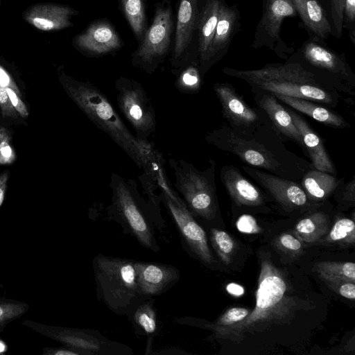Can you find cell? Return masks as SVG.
I'll list each match as a JSON object with an SVG mask.
<instances>
[{"label": "cell", "mask_w": 355, "mask_h": 355, "mask_svg": "<svg viewBox=\"0 0 355 355\" xmlns=\"http://www.w3.org/2000/svg\"><path fill=\"white\" fill-rule=\"evenodd\" d=\"M206 142L237 157L245 165L297 183L310 162L287 149L267 121L250 130L223 125L205 135Z\"/></svg>", "instance_id": "cell-1"}, {"label": "cell", "mask_w": 355, "mask_h": 355, "mask_svg": "<svg viewBox=\"0 0 355 355\" xmlns=\"http://www.w3.org/2000/svg\"><path fill=\"white\" fill-rule=\"evenodd\" d=\"M297 306V299L291 295L290 284L282 271L270 257L261 256L254 309L238 323L204 329L211 331L214 338L240 344L250 336L288 322Z\"/></svg>", "instance_id": "cell-2"}, {"label": "cell", "mask_w": 355, "mask_h": 355, "mask_svg": "<svg viewBox=\"0 0 355 355\" xmlns=\"http://www.w3.org/2000/svg\"><path fill=\"white\" fill-rule=\"evenodd\" d=\"M222 72L242 80L250 87L314 101L331 109L338 107L343 99V94L328 79L290 58L284 62L268 63L260 69L224 67Z\"/></svg>", "instance_id": "cell-3"}, {"label": "cell", "mask_w": 355, "mask_h": 355, "mask_svg": "<svg viewBox=\"0 0 355 355\" xmlns=\"http://www.w3.org/2000/svg\"><path fill=\"white\" fill-rule=\"evenodd\" d=\"M62 85L78 108L96 127L108 135L139 168L147 164L155 150L153 144L137 139L98 87L89 82L69 77L63 78Z\"/></svg>", "instance_id": "cell-4"}, {"label": "cell", "mask_w": 355, "mask_h": 355, "mask_svg": "<svg viewBox=\"0 0 355 355\" xmlns=\"http://www.w3.org/2000/svg\"><path fill=\"white\" fill-rule=\"evenodd\" d=\"M110 187L112 198L107 207L109 215L119 221L142 246L157 252L160 248L151 225L153 223L163 227L164 221L160 207L141 196L135 180L114 172L110 176Z\"/></svg>", "instance_id": "cell-5"}, {"label": "cell", "mask_w": 355, "mask_h": 355, "mask_svg": "<svg viewBox=\"0 0 355 355\" xmlns=\"http://www.w3.org/2000/svg\"><path fill=\"white\" fill-rule=\"evenodd\" d=\"M92 268L98 300L113 313L128 316L147 300L137 287L135 260L98 254Z\"/></svg>", "instance_id": "cell-6"}, {"label": "cell", "mask_w": 355, "mask_h": 355, "mask_svg": "<svg viewBox=\"0 0 355 355\" xmlns=\"http://www.w3.org/2000/svg\"><path fill=\"white\" fill-rule=\"evenodd\" d=\"M174 177V186L187 209L193 216L213 220L218 213L216 169L217 164L209 159V166L198 169L183 159H169Z\"/></svg>", "instance_id": "cell-7"}, {"label": "cell", "mask_w": 355, "mask_h": 355, "mask_svg": "<svg viewBox=\"0 0 355 355\" xmlns=\"http://www.w3.org/2000/svg\"><path fill=\"white\" fill-rule=\"evenodd\" d=\"M288 58L325 77L341 94L355 96V74L345 54L338 53L326 42L309 37Z\"/></svg>", "instance_id": "cell-8"}, {"label": "cell", "mask_w": 355, "mask_h": 355, "mask_svg": "<svg viewBox=\"0 0 355 355\" xmlns=\"http://www.w3.org/2000/svg\"><path fill=\"white\" fill-rule=\"evenodd\" d=\"M173 30L171 1L162 0L155 4L153 23L132 55V64L150 75L155 73L168 53Z\"/></svg>", "instance_id": "cell-9"}, {"label": "cell", "mask_w": 355, "mask_h": 355, "mask_svg": "<svg viewBox=\"0 0 355 355\" xmlns=\"http://www.w3.org/2000/svg\"><path fill=\"white\" fill-rule=\"evenodd\" d=\"M119 109L132 125L137 140L149 143L156 131L153 105L143 85L133 78L120 76L114 83Z\"/></svg>", "instance_id": "cell-10"}, {"label": "cell", "mask_w": 355, "mask_h": 355, "mask_svg": "<svg viewBox=\"0 0 355 355\" xmlns=\"http://www.w3.org/2000/svg\"><path fill=\"white\" fill-rule=\"evenodd\" d=\"M22 324L35 332L84 352L86 355H132V348L125 344L112 341L100 331L47 325L24 320Z\"/></svg>", "instance_id": "cell-11"}, {"label": "cell", "mask_w": 355, "mask_h": 355, "mask_svg": "<svg viewBox=\"0 0 355 355\" xmlns=\"http://www.w3.org/2000/svg\"><path fill=\"white\" fill-rule=\"evenodd\" d=\"M297 13L292 0H263L262 15L256 27L251 47H266L286 60L294 53L281 37V28L286 17H296Z\"/></svg>", "instance_id": "cell-12"}, {"label": "cell", "mask_w": 355, "mask_h": 355, "mask_svg": "<svg viewBox=\"0 0 355 355\" xmlns=\"http://www.w3.org/2000/svg\"><path fill=\"white\" fill-rule=\"evenodd\" d=\"M241 169L285 211L308 210L318 204L308 199L300 183L247 165Z\"/></svg>", "instance_id": "cell-13"}, {"label": "cell", "mask_w": 355, "mask_h": 355, "mask_svg": "<svg viewBox=\"0 0 355 355\" xmlns=\"http://www.w3.org/2000/svg\"><path fill=\"white\" fill-rule=\"evenodd\" d=\"M213 88L221 106L223 118L230 128L250 130L267 122L261 112L249 105L230 83H216Z\"/></svg>", "instance_id": "cell-14"}, {"label": "cell", "mask_w": 355, "mask_h": 355, "mask_svg": "<svg viewBox=\"0 0 355 355\" xmlns=\"http://www.w3.org/2000/svg\"><path fill=\"white\" fill-rule=\"evenodd\" d=\"M240 26L241 15L237 6H230L225 0H221L214 37L203 62L199 64L203 77L226 55Z\"/></svg>", "instance_id": "cell-15"}, {"label": "cell", "mask_w": 355, "mask_h": 355, "mask_svg": "<svg viewBox=\"0 0 355 355\" xmlns=\"http://www.w3.org/2000/svg\"><path fill=\"white\" fill-rule=\"evenodd\" d=\"M256 107L265 116L270 125L284 141L298 145L306 156L301 134L284 105L273 94L251 87Z\"/></svg>", "instance_id": "cell-16"}, {"label": "cell", "mask_w": 355, "mask_h": 355, "mask_svg": "<svg viewBox=\"0 0 355 355\" xmlns=\"http://www.w3.org/2000/svg\"><path fill=\"white\" fill-rule=\"evenodd\" d=\"M135 269L138 289L146 299L164 293L180 279V270L170 264L135 260Z\"/></svg>", "instance_id": "cell-17"}, {"label": "cell", "mask_w": 355, "mask_h": 355, "mask_svg": "<svg viewBox=\"0 0 355 355\" xmlns=\"http://www.w3.org/2000/svg\"><path fill=\"white\" fill-rule=\"evenodd\" d=\"M198 0H180L175 31V41L171 56L173 73L186 66V55L197 28Z\"/></svg>", "instance_id": "cell-18"}, {"label": "cell", "mask_w": 355, "mask_h": 355, "mask_svg": "<svg viewBox=\"0 0 355 355\" xmlns=\"http://www.w3.org/2000/svg\"><path fill=\"white\" fill-rule=\"evenodd\" d=\"M220 179L232 202L240 207H262L268 200L271 199L262 189L247 179L240 168L234 165L222 166Z\"/></svg>", "instance_id": "cell-19"}, {"label": "cell", "mask_w": 355, "mask_h": 355, "mask_svg": "<svg viewBox=\"0 0 355 355\" xmlns=\"http://www.w3.org/2000/svg\"><path fill=\"white\" fill-rule=\"evenodd\" d=\"M81 51L90 57H99L118 51L123 42L113 25L105 19L92 21L76 39Z\"/></svg>", "instance_id": "cell-20"}, {"label": "cell", "mask_w": 355, "mask_h": 355, "mask_svg": "<svg viewBox=\"0 0 355 355\" xmlns=\"http://www.w3.org/2000/svg\"><path fill=\"white\" fill-rule=\"evenodd\" d=\"M286 109L301 134L311 168L337 175L335 164L321 137L301 114L289 107Z\"/></svg>", "instance_id": "cell-21"}, {"label": "cell", "mask_w": 355, "mask_h": 355, "mask_svg": "<svg viewBox=\"0 0 355 355\" xmlns=\"http://www.w3.org/2000/svg\"><path fill=\"white\" fill-rule=\"evenodd\" d=\"M273 94L284 105L326 126L336 129L349 127L346 119L330 107L306 99Z\"/></svg>", "instance_id": "cell-22"}, {"label": "cell", "mask_w": 355, "mask_h": 355, "mask_svg": "<svg viewBox=\"0 0 355 355\" xmlns=\"http://www.w3.org/2000/svg\"><path fill=\"white\" fill-rule=\"evenodd\" d=\"M309 37L326 42L331 35V24L318 0H292Z\"/></svg>", "instance_id": "cell-23"}, {"label": "cell", "mask_w": 355, "mask_h": 355, "mask_svg": "<svg viewBox=\"0 0 355 355\" xmlns=\"http://www.w3.org/2000/svg\"><path fill=\"white\" fill-rule=\"evenodd\" d=\"M343 182L344 179L337 178L336 175L309 168L300 184L311 202L321 203L332 196Z\"/></svg>", "instance_id": "cell-24"}, {"label": "cell", "mask_w": 355, "mask_h": 355, "mask_svg": "<svg viewBox=\"0 0 355 355\" xmlns=\"http://www.w3.org/2000/svg\"><path fill=\"white\" fill-rule=\"evenodd\" d=\"M220 1L221 0H207L199 13L197 23L199 64L203 62L214 37L218 19Z\"/></svg>", "instance_id": "cell-25"}, {"label": "cell", "mask_w": 355, "mask_h": 355, "mask_svg": "<svg viewBox=\"0 0 355 355\" xmlns=\"http://www.w3.org/2000/svg\"><path fill=\"white\" fill-rule=\"evenodd\" d=\"M154 302L153 298L144 300L128 315L135 333L148 339H154L159 328L158 314Z\"/></svg>", "instance_id": "cell-26"}, {"label": "cell", "mask_w": 355, "mask_h": 355, "mask_svg": "<svg viewBox=\"0 0 355 355\" xmlns=\"http://www.w3.org/2000/svg\"><path fill=\"white\" fill-rule=\"evenodd\" d=\"M329 225V215L323 210L315 209L297 222L294 232L300 241L312 243L328 233Z\"/></svg>", "instance_id": "cell-27"}, {"label": "cell", "mask_w": 355, "mask_h": 355, "mask_svg": "<svg viewBox=\"0 0 355 355\" xmlns=\"http://www.w3.org/2000/svg\"><path fill=\"white\" fill-rule=\"evenodd\" d=\"M315 269L327 284L355 282V264L352 261H320L315 263Z\"/></svg>", "instance_id": "cell-28"}, {"label": "cell", "mask_w": 355, "mask_h": 355, "mask_svg": "<svg viewBox=\"0 0 355 355\" xmlns=\"http://www.w3.org/2000/svg\"><path fill=\"white\" fill-rule=\"evenodd\" d=\"M122 12L139 43L147 30L145 0H120Z\"/></svg>", "instance_id": "cell-29"}, {"label": "cell", "mask_w": 355, "mask_h": 355, "mask_svg": "<svg viewBox=\"0 0 355 355\" xmlns=\"http://www.w3.org/2000/svg\"><path fill=\"white\" fill-rule=\"evenodd\" d=\"M175 76V87L180 92L193 94L200 91L204 77L200 71L198 61L188 64Z\"/></svg>", "instance_id": "cell-30"}, {"label": "cell", "mask_w": 355, "mask_h": 355, "mask_svg": "<svg viewBox=\"0 0 355 355\" xmlns=\"http://www.w3.org/2000/svg\"><path fill=\"white\" fill-rule=\"evenodd\" d=\"M324 237V241L341 245H353L355 243V224L354 219L339 218Z\"/></svg>", "instance_id": "cell-31"}, {"label": "cell", "mask_w": 355, "mask_h": 355, "mask_svg": "<svg viewBox=\"0 0 355 355\" xmlns=\"http://www.w3.org/2000/svg\"><path fill=\"white\" fill-rule=\"evenodd\" d=\"M210 240L220 261L224 264L229 265L236 248L233 238L225 231L212 228L210 230Z\"/></svg>", "instance_id": "cell-32"}, {"label": "cell", "mask_w": 355, "mask_h": 355, "mask_svg": "<svg viewBox=\"0 0 355 355\" xmlns=\"http://www.w3.org/2000/svg\"><path fill=\"white\" fill-rule=\"evenodd\" d=\"M29 308V304L24 302L0 297V332L9 323L20 318Z\"/></svg>", "instance_id": "cell-33"}, {"label": "cell", "mask_w": 355, "mask_h": 355, "mask_svg": "<svg viewBox=\"0 0 355 355\" xmlns=\"http://www.w3.org/2000/svg\"><path fill=\"white\" fill-rule=\"evenodd\" d=\"M345 0H327L325 10L331 27V35L340 39L343 33V8ZM325 7V6H324Z\"/></svg>", "instance_id": "cell-34"}, {"label": "cell", "mask_w": 355, "mask_h": 355, "mask_svg": "<svg viewBox=\"0 0 355 355\" xmlns=\"http://www.w3.org/2000/svg\"><path fill=\"white\" fill-rule=\"evenodd\" d=\"M250 309L243 307H232L227 309L213 322H203L200 327H225L238 323L244 320L250 313Z\"/></svg>", "instance_id": "cell-35"}, {"label": "cell", "mask_w": 355, "mask_h": 355, "mask_svg": "<svg viewBox=\"0 0 355 355\" xmlns=\"http://www.w3.org/2000/svg\"><path fill=\"white\" fill-rule=\"evenodd\" d=\"M333 196L343 207L354 206L355 204V175L345 182H343L334 191Z\"/></svg>", "instance_id": "cell-36"}, {"label": "cell", "mask_w": 355, "mask_h": 355, "mask_svg": "<svg viewBox=\"0 0 355 355\" xmlns=\"http://www.w3.org/2000/svg\"><path fill=\"white\" fill-rule=\"evenodd\" d=\"M277 247L287 254L296 255L302 251L301 241L291 233H282L276 239Z\"/></svg>", "instance_id": "cell-37"}, {"label": "cell", "mask_w": 355, "mask_h": 355, "mask_svg": "<svg viewBox=\"0 0 355 355\" xmlns=\"http://www.w3.org/2000/svg\"><path fill=\"white\" fill-rule=\"evenodd\" d=\"M343 27L347 30L349 37L355 45V0H345Z\"/></svg>", "instance_id": "cell-38"}, {"label": "cell", "mask_w": 355, "mask_h": 355, "mask_svg": "<svg viewBox=\"0 0 355 355\" xmlns=\"http://www.w3.org/2000/svg\"><path fill=\"white\" fill-rule=\"evenodd\" d=\"M237 229L244 233L254 234L260 232L255 218L250 214H243L236 223Z\"/></svg>", "instance_id": "cell-39"}, {"label": "cell", "mask_w": 355, "mask_h": 355, "mask_svg": "<svg viewBox=\"0 0 355 355\" xmlns=\"http://www.w3.org/2000/svg\"><path fill=\"white\" fill-rule=\"evenodd\" d=\"M0 108L3 117L17 118V112L14 109L6 88L0 86Z\"/></svg>", "instance_id": "cell-40"}, {"label": "cell", "mask_w": 355, "mask_h": 355, "mask_svg": "<svg viewBox=\"0 0 355 355\" xmlns=\"http://www.w3.org/2000/svg\"><path fill=\"white\" fill-rule=\"evenodd\" d=\"M355 282L345 281L334 284H328L343 297L354 300L355 299Z\"/></svg>", "instance_id": "cell-41"}, {"label": "cell", "mask_w": 355, "mask_h": 355, "mask_svg": "<svg viewBox=\"0 0 355 355\" xmlns=\"http://www.w3.org/2000/svg\"><path fill=\"white\" fill-rule=\"evenodd\" d=\"M10 141L8 137L0 144V164H10L16 159V154Z\"/></svg>", "instance_id": "cell-42"}, {"label": "cell", "mask_w": 355, "mask_h": 355, "mask_svg": "<svg viewBox=\"0 0 355 355\" xmlns=\"http://www.w3.org/2000/svg\"><path fill=\"white\" fill-rule=\"evenodd\" d=\"M6 90L17 114L21 117H27L28 116V111L26 105L21 99V96L10 88H6Z\"/></svg>", "instance_id": "cell-43"}, {"label": "cell", "mask_w": 355, "mask_h": 355, "mask_svg": "<svg viewBox=\"0 0 355 355\" xmlns=\"http://www.w3.org/2000/svg\"><path fill=\"white\" fill-rule=\"evenodd\" d=\"M43 355H86L84 352L68 347H46L42 349Z\"/></svg>", "instance_id": "cell-44"}, {"label": "cell", "mask_w": 355, "mask_h": 355, "mask_svg": "<svg viewBox=\"0 0 355 355\" xmlns=\"http://www.w3.org/2000/svg\"><path fill=\"white\" fill-rule=\"evenodd\" d=\"M0 86L4 88H10L21 96V93L17 85L14 83L9 74L0 66Z\"/></svg>", "instance_id": "cell-45"}, {"label": "cell", "mask_w": 355, "mask_h": 355, "mask_svg": "<svg viewBox=\"0 0 355 355\" xmlns=\"http://www.w3.org/2000/svg\"><path fill=\"white\" fill-rule=\"evenodd\" d=\"M8 177L9 172L8 171L0 173V208L4 201Z\"/></svg>", "instance_id": "cell-46"}, {"label": "cell", "mask_w": 355, "mask_h": 355, "mask_svg": "<svg viewBox=\"0 0 355 355\" xmlns=\"http://www.w3.org/2000/svg\"><path fill=\"white\" fill-rule=\"evenodd\" d=\"M34 25L42 30H50L57 26L49 19L35 17L33 19Z\"/></svg>", "instance_id": "cell-47"}, {"label": "cell", "mask_w": 355, "mask_h": 355, "mask_svg": "<svg viewBox=\"0 0 355 355\" xmlns=\"http://www.w3.org/2000/svg\"><path fill=\"white\" fill-rule=\"evenodd\" d=\"M227 291L232 295L235 296H240L244 293L243 287L240 285L231 283L227 286Z\"/></svg>", "instance_id": "cell-48"}, {"label": "cell", "mask_w": 355, "mask_h": 355, "mask_svg": "<svg viewBox=\"0 0 355 355\" xmlns=\"http://www.w3.org/2000/svg\"><path fill=\"white\" fill-rule=\"evenodd\" d=\"M8 137H10V135L7 130H6L3 128H0V144L2 143L3 140Z\"/></svg>", "instance_id": "cell-49"}]
</instances>
